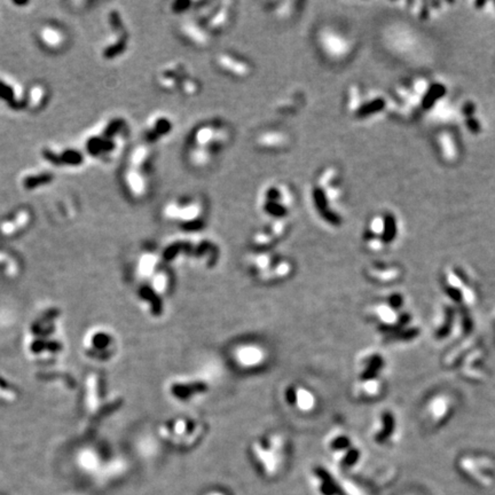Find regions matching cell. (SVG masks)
<instances>
[{
	"label": "cell",
	"instance_id": "1",
	"mask_svg": "<svg viewBox=\"0 0 495 495\" xmlns=\"http://www.w3.org/2000/svg\"><path fill=\"white\" fill-rule=\"evenodd\" d=\"M233 131L220 119L201 122L191 129L186 147V160L193 169L204 170L215 163L218 155L229 146Z\"/></svg>",
	"mask_w": 495,
	"mask_h": 495
},
{
	"label": "cell",
	"instance_id": "2",
	"mask_svg": "<svg viewBox=\"0 0 495 495\" xmlns=\"http://www.w3.org/2000/svg\"><path fill=\"white\" fill-rule=\"evenodd\" d=\"M337 171L332 166L320 170L311 189V203L314 211L324 223L331 226L341 225V216L334 210L332 203L339 197Z\"/></svg>",
	"mask_w": 495,
	"mask_h": 495
},
{
	"label": "cell",
	"instance_id": "3",
	"mask_svg": "<svg viewBox=\"0 0 495 495\" xmlns=\"http://www.w3.org/2000/svg\"><path fill=\"white\" fill-rule=\"evenodd\" d=\"M207 207L200 196H180L168 201L162 209L166 222L175 223L185 233H196L204 226Z\"/></svg>",
	"mask_w": 495,
	"mask_h": 495
},
{
	"label": "cell",
	"instance_id": "4",
	"mask_svg": "<svg viewBox=\"0 0 495 495\" xmlns=\"http://www.w3.org/2000/svg\"><path fill=\"white\" fill-rule=\"evenodd\" d=\"M295 205L294 188L283 181L266 183L257 197V208L266 220L289 219Z\"/></svg>",
	"mask_w": 495,
	"mask_h": 495
},
{
	"label": "cell",
	"instance_id": "5",
	"mask_svg": "<svg viewBox=\"0 0 495 495\" xmlns=\"http://www.w3.org/2000/svg\"><path fill=\"white\" fill-rule=\"evenodd\" d=\"M287 439L279 432L257 437L250 444V455L256 465L266 473L276 472L287 453Z\"/></svg>",
	"mask_w": 495,
	"mask_h": 495
},
{
	"label": "cell",
	"instance_id": "6",
	"mask_svg": "<svg viewBox=\"0 0 495 495\" xmlns=\"http://www.w3.org/2000/svg\"><path fill=\"white\" fill-rule=\"evenodd\" d=\"M230 362L243 373H255L264 369L270 361V352L263 343L256 339H243L228 351Z\"/></svg>",
	"mask_w": 495,
	"mask_h": 495
},
{
	"label": "cell",
	"instance_id": "7",
	"mask_svg": "<svg viewBox=\"0 0 495 495\" xmlns=\"http://www.w3.org/2000/svg\"><path fill=\"white\" fill-rule=\"evenodd\" d=\"M205 426L190 416H175L158 426V433L165 442L179 446H189L201 439Z\"/></svg>",
	"mask_w": 495,
	"mask_h": 495
},
{
	"label": "cell",
	"instance_id": "8",
	"mask_svg": "<svg viewBox=\"0 0 495 495\" xmlns=\"http://www.w3.org/2000/svg\"><path fill=\"white\" fill-rule=\"evenodd\" d=\"M233 5L232 1L196 2L193 17L203 25L211 36L219 34L228 27L232 19Z\"/></svg>",
	"mask_w": 495,
	"mask_h": 495
},
{
	"label": "cell",
	"instance_id": "9",
	"mask_svg": "<svg viewBox=\"0 0 495 495\" xmlns=\"http://www.w3.org/2000/svg\"><path fill=\"white\" fill-rule=\"evenodd\" d=\"M83 348L90 359L100 362L111 360L118 351L116 337L106 329H93L86 334Z\"/></svg>",
	"mask_w": 495,
	"mask_h": 495
},
{
	"label": "cell",
	"instance_id": "10",
	"mask_svg": "<svg viewBox=\"0 0 495 495\" xmlns=\"http://www.w3.org/2000/svg\"><path fill=\"white\" fill-rule=\"evenodd\" d=\"M314 42H315L319 53L331 61L343 59L350 49L348 41L344 36L329 24L322 25V27L320 25L316 29Z\"/></svg>",
	"mask_w": 495,
	"mask_h": 495
},
{
	"label": "cell",
	"instance_id": "11",
	"mask_svg": "<svg viewBox=\"0 0 495 495\" xmlns=\"http://www.w3.org/2000/svg\"><path fill=\"white\" fill-rule=\"evenodd\" d=\"M283 401L289 408L299 414H311L316 409L319 399L312 389L304 384L292 383L283 390Z\"/></svg>",
	"mask_w": 495,
	"mask_h": 495
},
{
	"label": "cell",
	"instance_id": "12",
	"mask_svg": "<svg viewBox=\"0 0 495 495\" xmlns=\"http://www.w3.org/2000/svg\"><path fill=\"white\" fill-rule=\"evenodd\" d=\"M210 386L201 378L173 379L168 385V393L178 403H190L207 395Z\"/></svg>",
	"mask_w": 495,
	"mask_h": 495
},
{
	"label": "cell",
	"instance_id": "13",
	"mask_svg": "<svg viewBox=\"0 0 495 495\" xmlns=\"http://www.w3.org/2000/svg\"><path fill=\"white\" fill-rule=\"evenodd\" d=\"M215 64L223 74L235 79H247L254 72V66L250 61L232 50L217 53Z\"/></svg>",
	"mask_w": 495,
	"mask_h": 495
},
{
	"label": "cell",
	"instance_id": "14",
	"mask_svg": "<svg viewBox=\"0 0 495 495\" xmlns=\"http://www.w3.org/2000/svg\"><path fill=\"white\" fill-rule=\"evenodd\" d=\"M258 149L266 151H281L291 144V135L282 129L266 128L259 131L254 139Z\"/></svg>",
	"mask_w": 495,
	"mask_h": 495
},
{
	"label": "cell",
	"instance_id": "15",
	"mask_svg": "<svg viewBox=\"0 0 495 495\" xmlns=\"http://www.w3.org/2000/svg\"><path fill=\"white\" fill-rule=\"evenodd\" d=\"M189 75L188 66L182 61L175 60L171 63L165 64L158 71L156 76V83L162 90L166 92L178 91L180 83L186 76Z\"/></svg>",
	"mask_w": 495,
	"mask_h": 495
},
{
	"label": "cell",
	"instance_id": "16",
	"mask_svg": "<svg viewBox=\"0 0 495 495\" xmlns=\"http://www.w3.org/2000/svg\"><path fill=\"white\" fill-rule=\"evenodd\" d=\"M178 31L181 37L195 47H207L211 43V35L195 17H185L178 24Z\"/></svg>",
	"mask_w": 495,
	"mask_h": 495
},
{
	"label": "cell",
	"instance_id": "17",
	"mask_svg": "<svg viewBox=\"0 0 495 495\" xmlns=\"http://www.w3.org/2000/svg\"><path fill=\"white\" fill-rule=\"evenodd\" d=\"M136 295H138L140 304L147 311L149 315L153 317H160L163 314V297L158 295L149 284L143 283L142 285H140Z\"/></svg>",
	"mask_w": 495,
	"mask_h": 495
},
{
	"label": "cell",
	"instance_id": "18",
	"mask_svg": "<svg viewBox=\"0 0 495 495\" xmlns=\"http://www.w3.org/2000/svg\"><path fill=\"white\" fill-rule=\"evenodd\" d=\"M176 128L175 121L166 114L155 116L149 129L146 131V140L148 142H156L168 138L173 133Z\"/></svg>",
	"mask_w": 495,
	"mask_h": 495
},
{
	"label": "cell",
	"instance_id": "19",
	"mask_svg": "<svg viewBox=\"0 0 495 495\" xmlns=\"http://www.w3.org/2000/svg\"><path fill=\"white\" fill-rule=\"evenodd\" d=\"M162 264V257L156 252L146 251L140 255L136 262V274L139 279L148 281L155 273L160 270Z\"/></svg>",
	"mask_w": 495,
	"mask_h": 495
},
{
	"label": "cell",
	"instance_id": "20",
	"mask_svg": "<svg viewBox=\"0 0 495 495\" xmlns=\"http://www.w3.org/2000/svg\"><path fill=\"white\" fill-rule=\"evenodd\" d=\"M125 182L132 196L140 198L148 191V180L143 169L131 166L125 175Z\"/></svg>",
	"mask_w": 495,
	"mask_h": 495
},
{
	"label": "cell",
	"instance_id": "21",
	"mask_svg": "<svg viewBox=\"0 0 495 495\" xmlns=\"http://www.w3.org/2000/svg\"><path fill=\"white\" fill-rule=\"evenodd\" d=\"M148 282H149L148 284H149L158 295L164 297V296H166L170 291H171V289L173 287V276L171 272L169 270V269H166L165 266L164 267L161 266L160 270H158L157 272L148 280Z\"/></svg>",
	"mask_w": 495,
	"mask_h": 495
},
{
	"label": "cell",
	"instance_id": "22",
	"mask_svg": "<svg viewBox=\"0 0 495 495\" xmlns=\"http://www.w3.org/2000/svg\"><path fill=\"white\" fill-rule=\"evenodd\" d=\"M85 409L88 413H93L97 406H99V383H97L96 375L92 374L86 382L85 391Z\"/></svg>",
	"mask_w": 495,
	"mask_h": 495
},
{
	"label": "cell",
	"instance_id": "23",
	"mask_svg": "<svg viewBox=\"0 0 495 495\" xmlns=\"http://www.w3.org/2000/svg\"><path fill=\"white\" fill-rule=\"evenodd\" d=\"M116 148V143L113 139H106L103 136H92L86 142V149L93 156L107 154Z\"/></svg>",
	"mask_w": 495,
	"mask_h": 495
},
{
	"label": "cell",
	"instance_id": "24",
	"mask_svg": "<svg viewBox=\"0 0 495 495\" xmlns=\"http://www.w3.org/2000/svg\"><path fill=\"white\" fill-rule=\"evenodd\" d=\"M28 222H29L28 213L27 212H20L19 215H17L13 220H10V222L2 223L1 225H0V232H1V234H3V235H7V236L12 235V234L17 232V230H19L20 228H22V227Z\"/></svg>",
	"mask_w": 495,
	"mask_h": 495
},
{
	"label": "cell",
	"instance_id": "25",
	"mask_svg": "<svg viewBox=\"0 0 495 495\" xmlns=\"http://www.w3.org/2000/svg\"><path fill=\"white\" fill-rule=\"evenodd\" d=\"M201 88L202 85L200 81H198L196 77H194L193 75L189 74L182 79L181 83H180L178 92L180 94L190 97L198 94L201 91Z\"/></svg>",
	"mask_w": 495,
	"mask_h": 495
},
{
	"label": "cell",
	"instance_id": "26",
	"mask_svg": "<svg viewBox=\"0 0 495 495\" xmlns=\"http://www.w3.org/2000/svg\"><path fill=\"white\" fill-rule=\"evenodd\" d=\"M445 93L446 88L443 84H439V83L432 84L429 88L428 92L425 93L423 100H422V107L424 109H429V108H431L436 103L437 100L445 95Z\"/></svg>",
	"mask_w": 495,
	"mask_h": 495
},
{
	"label": "cell",
	"instance_id": "27",
	"mask_svg": "<svg viewBox=\"0 0 495 495\" xmlns=\"http://www.w3.org/2000/svg\"><path fill=\"white\" fill-rule=\"evenodd\" d=\"M298 5V2H291V1H284V2H273L270 3L272 8H270V13L273 14L274 16L277 17V19H288V17L292 16V14H295L296 12V6Z\"/></svg>",
	"mask_w": 495,
	"mask_h": 495
},
{
	"label": "cell",
	"instance_id": "28",
	"mask_svg": "<svg viewBox=\"0 0 495 495\" xmlns=\"http://www.w3.org/2000/svg\"><path fill=\"white\" fill-rule=\"evenodd\" d=\"M385 107V102L383 99H374L369 102L363 103L356 110V116L358 118H364L371 115L379 113Z\"/></svg>",
	"mask_w": 495,
	"mask_h": 495
},
{
	"label": "cell",
	"instance_id": "29",
	"mask_svg": "<svg viewBox=\"0 0 495 495\" xmlns=\"http://www.w3.org/2000/svg\"><path fill=\"white\" fill-rule=\"evenodd\" d=\"M53 175L49 172L41 173V175L27 176L23 179V186L25 189H35L37 187L47 185L53 181Z\"/></svg>",
	"mask_w": 495,
	"mask_h": 495
},
{
	"label": "cell",
	"instance_id": "30",
	"mask_svg": "<svg viewBox=\"0 0 495 495\" xmlns=\"http://www.w3.org/2000/svg\"><path fill=\"white\" fill-rule=\"evenodd\" d=\"M128 34L123 35L118 38V41H116L114 44H111L108 46V47L103 50V56L106 59H114V57L118 56L119 54H122L128 47Z\"/></svg>",
	"mask_w": 495,
	"mask_h": 495
},
{
	"label": "cell",
	"instance_id": "31",
	"mask_svg": "<svg viewBox=\"0 0 495 495\" xmlns=\"http://www.w3.org/2000/svg\"><path fill=\"white\" fill-rule=\"evenodd\" d=\"M0 99L6 101L13 108L20 107V100H17L14 89L1 79H0Z\"/></svg>",
	"mask_w": 495,
	"mask_h": 495
},
{
	"label": "cell",
	"instance_id": "32",
	"mask_svg": "<svg viewBox=\"0 0 495 495\" xmlns=\"http://www.w3.org/2000/svg\"><path fill=\"white\" fill-rule=\"evenodd\" d=\"M41 36H42L43 42H44L46 45L50 46V47H56V46L60 45L61 42H62L61 34L56 30V29L45 28L44 30L42 31Z\"/></svg>",
	"mask_w": 495,
	"mask_h": 495
},
{
	"label": "cell",
	"instance_id": "33",
	"mask_svg": "<svg viewBox=\"0 0 495 495\" xmlns=\"http://www.w3.org/2000/svg\"><path fill=\"white\" fill-rule=\"evenodd\" d=\"M60 157H61V161H62V164H67V165L77 166V165H81L83 163V161H84L83 155L79 153L78 150H75V149L64 150L62 154H60Z\"/></svg>",
	"mask_w": 495,
	"mask_h": 495
},
{
	"label": "cell",
	"instance_id": "34",
	"mask_svg": "<svg viewBox=\"0 0 495 495\" xmlns=\"http://www.w3.org/2000/svg\"><path fill=\"white\" fill-rule=\"evenodd\" d=\"M17 399V393L13 386H10L5 379L0 377V400L12 403Z\"/></svg>",
	"mask_w": 495,
	"mask_h": 495
},
{
	"label": "cell",
	"instance_id": "35",
	"mask_svg": "<svg viewBox=\"0 0 495 495\" xmlns=\"http://www.w3.org/2000/svg\"><path fill=\"white\" fill-rule=\"evenodd\" d=\"M383 241L384 242H391L393 240V237L396 236L397 232V226H396V220L391 215H388L384 218V227H383Z\"/></svg>",
	"mask_w": 495,
	"mask_h": 495
},
{
	"label": "cell",
	"instance_id": "36",
	"mask_svg": "<svg viewBox=\"0 0 495 495\" xmlns=\"http://www.w3.org/2000/svg\"><path fill=\"white\" fill-rule=\"evenodd\" d=\"M123 126H124V121H123V119L121 118L114 119V121H111L109 124L106 126L102 136L106 139H113L114 135H117V133L123 129Z\"/></svg>",
	"mask_w": 495,
	"mask_h": 495
},
{
	"label": "cell",
	"instance_id": "37",
	"mask_svg": "<svg viewBox=\"0 0 495 495\" xmlns=\"http://www.w3.org/2000/svg\"><path fill=\"white\" fill-rule=\"evenodd\" d=\"M109 22L111 24V27H113L117 32H119V34L121 35L126 34L125 29H124V24H123V20L121 17V14L116 12V10H114V12L110 13Z\"/></svg>",
	"mask_w": 495,
	"mask_h": 495
},
{
	"label": "cell",
	"instance_id": "38",
	"mask_svg": "<svg viewBox=\"0 0 495 495\" xmlns=\"http://www.w3.org/2000/svg\"><path fill=\"white\" fill-rule=\"evenodd\" d=\"M43 156H44L45 160L48 161L49 163L55 164V165H61V164H62V161H61L60 155L55 154L53 150L44 149V150H43Z\"/></svg>",
	"mask_w": 495,
	"mask_h": 495
},
{
	"label": "cell",
	"instance_id": "39",
	"mask_svg": "<svg viewBox=\"0 0 495 495\" xmlns=\"http://www.w3.org/2000/svg\"><path fill=\"white\" fill-rule=\"evenodd\" d=\"M43 90L41 88H34L30 91V103L32 106L36 107L41 103V101L43 99Z\"/></svg>",
	"mask_w": 495,
	"mask_h": 495
},
{
	"label": "cell",
	"instance_id": "40",
	"mask_svg": "<svg viewBox=\"0 0 495 495\" xmlns=\"http://www.w3.org/2000/svg\"><path fill=\"white\" fill-rule=\"evenodd\" d=\"M467 125L469 126V129H470L472 132H478L479 131V124H478V122L476 121V119L469 117L467 119Z\"/></svg>",
	"mask_w": 495,
	"mask_h": 495
},
{
	"label": "cell",
	"instance_id": "41",
	"mask_svg": "<svg viewBox=\"0 0 495 495\" xmlns=\"http://www.w3.org/2000/svg\"><path fill=\"white\" fill-rule=\"evenodd\" d=\"M473 111V104L472 103H467L464 107V114L465 115H471Z\"/></svg>",
	"mask_w": 495,
	"mask_h": 495
}]
</instances>
